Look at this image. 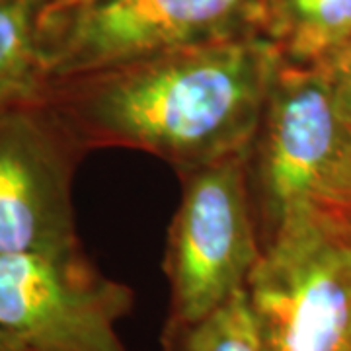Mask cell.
<instances>
[{
  "instance_id": "5bb4252c",
  "label": "cell",
  "mask_w": 351,
  "mask_h": 351,
  "mask_svg": "<svg viewBox=\"0 0 351 351\" xmlns=\"http://www.w3.org/2000/svg\"><path fill=\"white\" fill-rule=\"evenodd\" d=\"M76 2H86V0H47L45 8H55V6H66V4H76Z\"/></svg>"
},
{
  "instance_id": "9c48e42d",
  "label": "cell",
  "mask_w": 351,
  "mask_h": 351,
  "mask_svg": "<svg viewBox=\"0 0 351 351\" xmlns=\"http://www.w3.org/2000/svg\"><path fill=\"white\" fill-rule=\"evenodd\" d=\"M47 0H0V110L41 101L49 84L39 24Z\"/></svg>"
},
{
  "instance_id": "8fae6325",
  "label": "cell",
  "mask_w": 351,
  "mask_h": 351,
  "mask_svg": "<svg viewBox=\"0 0 351 351\" xmlns=\"http://www.w3.org/2000/svg\"><path fill=\"white\" fill-rule=\"evenodd\" d=\"M318 66L326 75L341 117L351 127V38L332 51Z\"/></svg>"
},
{
  "instance_id": "7c38bea8",
  "label": "cell",
  "mask_w": 351,
  "mask_h": 351,
  "mask_svg": "<svg viewBox=\"0 0 351 351\" xmlns=\"http://www.w3.org/2000/svg\"><path fill=\"white\" fill-rule=\"evenodd\" d=\"M326 207H330L339 219L346 223V226L351 230V154L346 162V168L339 176L338 186L332 193V199Z\"/></svg>"
},
{
  "instance_id": "8992f818",
  "label": "cell",
  "mask_w": 351,
  "mask_h": 351,
  "mask_svg": "<svg viewBox=\"0 0 351 351\" xmlns=\"http://www.w3.org/2000/svg\"><path fill=\"white\" fill-rule=\"evenodd\" d=\"M131 306L82 248L0 256V326L25 351H127L115 324Z\"/></svg>"
},
{
  "instance_id": "ba28073f",
  "label": "cell",
  "mask_w": 351,
  "mask_h": 351,
  "mask_svg": "<svg viewBox=\"0 0 351 351\" xmlns=\"http://www.w3.org/2000/svg\"><path fill=\"white\" fill-rule=\"evenodd\" d=\"M265 36L287 63H322L351 38V0H265Z\"/></svg>"
},
{
  "instance_id": "277c9868",
  "label": "cell",
  "mask_w": 351,
  "mask_h": 351,
  "mask_svg": "<svg viewBox=\"0 0 351 351\" xmlns=\"http://www.w3.org/2000/svg\"><path fill=\"white\" fill-rule=\"evenodd\" d=\"M246 295L263 351H351V230L330 207L291 223Z\"/></svg>"
},
{
  "instance_id": "52a82bcc",
  "label": "cell",
  "mask_w": 351,
  "mask_h": 351,
  "mask_svg": "<svg viewBox=\"0 0 351 351\" xmlns=\"http://www.w3.org/2000/svg\"><path fill=\"white\" fill-rule=\"evenodd\" d=\"M86 152L45 100L0 110V256L82 248L73 178Z\"/></svg>"
},
{
  "instance_id": "7a4b0ae2",
  "label": "cell",
  "mask_w": 351,
  "mask_h": 351,
  "mask_svg": "<svg viewBox=\"0 0 351 351\" xmlns=\"http://www.w3.org/2000/svg\"><path fill=\"white\" fill-rule=\"evenodd\" d=\"M350 154L351 127L324 71L283 59L248 154V191L262 252L291 223L326 207Z\"/></svg>"
},
{
  "instance_id": "6da1fadb",
  "label": "cell",
  "mask_w": 351,
  "mask_h": 351,
  "mask_svg": "<svg viewBox=\"0 0 351 351\" xmlns=\"http://www.w3.org/2000/svg\"><path fill=\"white\" fill-rule=\"evenodd\" d=\"M281 63L271 39L248 34L55 78L43 100L86 151L151 152L184 174L250 149Z\"/></svg>"
},
{
  "instance_id": "3957f363",
  "label": "cell",
  "mask_w": 351,
  "mask_h": 351,
  "mask_svg": "<svg viewBox=\"0 0 351 351\" xmlns=\"http://www.w3.org/2000/svg\"><path fill=\"white\" fill-rule=\"evenodd\" d=\"M248 34H265V0H86L39 24L49 80Z\"/></svg>"
},
{
  "instance_id": "4fadbf2b",
  "label": "cell",
  "mask_w": 351,
  "mask_h": 351,
  "mask_svg": "<svg viewBox=\"0 0 351 351\" xmlns=\"http://www.w3.org/2000/svg\"><path fill=\"white\" fill-rule=\"evenodd\" d=\"M0 351H25L24 343L0 326Z\"/></svg>"
},
{
  "instance_id": "5b68a950",
  "label": "cell",
  "mask_w": 351,
  "mask_h": 351,
  "mask_svg": "<svg viewBox=\"0 0 351 351\" xmlns=\"http://www.w3.org/2000/svg\"><path fill=\"white\" fill-rule=\"evenodd\" d=\"M248 151L180 174L184 191L164 269L172 322L199 320L246 289L262 260L248 191Z\"/></svg>"
},
{
  "instance_id": "30bf717a",
  "label": "cell",
  "mask_w": 351,
  "mask_h": 351,
  "mask_svg": "<svg viewBox=\"0 0 351 351\" xmlns=\"http://www.w3.org/2000/svg\"><path fill=\"white\" fill-rule=\"evenodd\" d=\"M162 351H263L246 289L199 320H168Z\"/></svg>"
}]
</instances>
